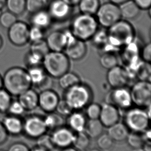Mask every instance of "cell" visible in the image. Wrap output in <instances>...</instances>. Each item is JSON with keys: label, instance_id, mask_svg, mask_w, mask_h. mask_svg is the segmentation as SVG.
Instances as JSON below:
<instances>
[{"label": "cell", "instance_id": "obj_4", "mask_svg": "<svg viewBox=\"0 0 151 151\" xmlns=\"http://www.w3.org/2000/svg\"><path fill=\"white\" fill-rule=\"evenodd\" d=\"M42 66L47 75L58 79L69 71L70 60L63 52L50 51L43 57Z\"/></svg>", "mask_w": 151, "mask_h": 151}, {"label": "cell", "instance_id": "obj_31", "mask_svg": "<svg viewBox=\"0 0 151 151\" xmlns=\"http://www.w3.org/2000/svg\"><path fill=\"white\" fill-rule=\"evenodd\" d=\"M72 145L78 151H87L90 145V138L85 131L76 133Z\"/></svg>", "mask_w": 151, "mask_h": 151}, {"label": "cell", "instance_id": "obj_16", "mask_svg": "<svg viewBox=\"0 0 151 151\" xmlns=\"http://www.w3.org/2000/svg\"><path fill=\"white\" fill-rule=\"evenodd\" d=\"M59 100L58 94L52 89L42 91L38 93V107L47 113L55 112Z\"/></svg>", "mask_w": 151, "mask_h": 151}, {"label": "cell", "instance_id": "obj_26", "mask_svg": "<svg viewBox=\"0 0 151 151\" xmlns=\"http://www.w3.org/2000/svg\"><path fill=\"white\" fill-rule=\"evenodd\" d=\"M81 82L79 76L73 72L68 71L58 78L60 87L64 90L69 89L73 86Z\"/></svg>", "mask_w": 151, "mask_h": 151}, {"label": "cell", "instance_id": "obj_28", "mask_svg": "<svg viewBox=\"0 0 151 151\" xmlns=\"http://www.w3.org/2000/svg\"><path fill=\"white\" fill-rule=\"evenodd\" d=\"M100 0H80L78 4L81 13L95 16L100 6Z\"/></svg>", "mask_w": 151, "mask_h": 151}, {"label": "cell", "instance_id": "obj_55", "mask_svg": "<svg viewBox=\"0 0 151 151\" xmlns=\"http://www.w3.org/2000/svg\"><path fill=\"white\" fill-rule=\"evenodd\" d=\"M61 151H78V150L76 149V148L74 147H66L63 149H61Z\"/></svg>", "mask_w": 151, "mask_h": 151}, {"label": "cell", "instance_id": "obj_47", "mask_svg": "<svg viewBox=\"0 0 151 151\" xmlns=\"http://www.w3.org/2000/svg\"><path fill=\"white\" fill-rule=\"evenodd\" d=\"M53 81L52 78L47 75L45 79L43 80V81L41 82L39 85L37 86L36 88L40 91V92L45 91V90L52 89L53 86Z\"/></svg>", "mask_w": 151, "mask_h": 151}, {"label": "cell", "instance_id": "obj_60", "mask_svg": "<svg viewBox=\"0 0 151 151\" xmlns=\"http://www.w3.org/2000/svg\"><path fill=\"white\" fill-rule=\"evenodd\" d=\"M0 151H4V150H0Z\"/></svg>", "mask_w": 151, "mask_h": 151}, {"label": "cell", "instance_id": "obj_34", "mask_svg": "<svg viewBox=\"0 0 151 151\" xmlns=\"http://www.w3.org/2000/svg\"><path fill=\"white\" fill-rule=\"evenodd\" d=\"M43 59L42 55L29 50L25 57V63L27 68L42 65Z\"/></svg>", "mask_w": 151, "mask_h": 151}, {"label": "cell", "instance_id": "obj_21", "mask_svg": "<svg viewBox=\"0 0 151 151\" xmlns=\"http://www.w3.org/2000/svg\"><path fill=\"white\" fill-rule=\"evenodd\" d=\"M52 21L49 13L45 9L31 14L29 18L31 26L37 27L44 31L51 25Z\"/></svg>", "mask_w": 151, "mask_h": 151}, {"label": "cell", "instance_id": "obj_40", "mask_svg": "<svg viewBox=\"0 0 151 151\" xmlns=\"http://www.w3.org/2000/svg\"><path fill=\"white\" fill-rule=\"evenodd\" d=\"M97 138V145L101 151H108L113 146L114 141L107 134H102Z\"/></svg>", "mask_w": 151, "mask_h": 151}, {"label": "cell", "instance_id": "obj_42", "mask_svg": "<svg viewBox=\"0 0 151 151\" xmlns=\"http://www.w3.org/2000/svg\"><path fill=\"white\" fill-rule=\"evenodd\" d=\"M30 50L38 53L43 57L50 51L46 41L44 39L32 43Z\"/></svg>", "mask_w": 151, "mask_h": 151}, {"label": "cell", "instance_id": "obj_24", "mask_svg": "<svg viewBox=\"0 0 151 151\" xmlns=\"http://www.w3.org/2000/svg\"><path fill=\"white\" fill-rule=\"evenodd\" d=\"M121 15L122 19L129 21L138 17L141 10L133 0H129L119 5Z\"/></svg>", "mask_w": 151, "mask_h": 151}, {"label": "cell", "instance_id": "obj_41", "mask_svg": "<svg viewBox=\"0 0 151 151\" xmlns=\"http://www.w3.org/2000/svg\"><path fill=\"white\" fill-rule=\"evenodd\" d=\"M37 140V145L43 149L50 151L55 147L54 145L51 135H48L45 133L41 136L39 137Z\"/></svg>", "mask_w": 151, "mask_h": 151}, {"label": "cell", "instance_id": "obj_5", "mask_svg": "<svg viewBox=\"0 0 151 151\" xmlns=\"http://www.w3.org/2000/svg\"><path fill=\"white\" fill-rule=\"evenodd\" d=\"M92 98L90 87L82 82L65 90L63 99L74 111L85 108Z\"/></svg>", "mask_w": 151, "mask_h": 151}, {"label": "cell", "instance_id": "obj_57", "mask_svg": "<svg viewBox=\"0 0 151 151\" xmlns=\"http://www.w3.org/2000/svg\"><path fill=\"white\" fill-rule=\"evenodd\" d=\"M3 88V80L2 77L0 75V89Z\"/></svg>", "mask_w": 151, "mask_h": 151}, {"label": "cell", "instance_id": "obj_37", "mask_svg": "<svg viewBox=\"0 0 151 151\" xmlns=\"http://www.w3.org/2000/svg\"><path fill=\"white\" fill-rule=\"evenodd\" d=\"M136 76L139 80L150 81L151 78V66L149 63L143 61V63L139 64L136 71Z\"/></svg>", "mask_w": 151, "mask_h": 151}, {"label": "cell", "instance_id": "obj_3", "mask_svg": "<svg viewBox=\"0 0 151 151\" xmlns=\"http://www.w3.org/2000/svg\"><path fill=\"white\" fill-rule=\"evenodd\" d=\"M99 25L94 16L80 13L72 20L69 31L76 38L86 42L94 36Z\"/></svg>", "mask_w": 151, "mask_h": 151}, {"label": "cell", "instance_id": "obj_49", "mask_svg": "<svg viewBox=\"0 0 151 151\" xmlns=\"http://www.w3.org/2000/svg\"><path fill=\"white\" fill-rule=\"evenodd\" d=\"M140 10H148L151 8V0H133Z\"/></svg>", "mask_w": 151, "mask_h": 151}, {"label": "cell", "instance_id": "obj_12", "mask_svg": "<svg viewBox=\"0 0 151 151\" xmlns=\"http://www.w3.org/2000/svg\"><path fill=\"white\" fill-rule=\"evenodd\" d=\"M64 51L70 60L78 61L86 56L87 46L85 41L76 38L70 32L67 45Z\"/></svg>", "mask_w": 151, "mask_h": 151}, {"label": "cell", "instance_id": "obj_2", "mask_svg": "<svg viewBox=\"0 0 151 151\" xmlns=\"http://www.w3.org/2000/svg\"><path fill=\"white\" fill-rule=\"evenodd\" d=\"M107 45L114 49L125 47L135 41V29L129 22L121 19L107 29Z\"/></svg>", "mask_w": 151, "mask_h": 151}, {"label": "cell", "instance_id": "obj_52", "mask_svg": "<svg viewBox=\"0 0 151 151\" xmlns=\"http://www.w3.org/2000/svg\"><path fill=\"white\" fill-rule=\"evenodd\" d=\"M109 2H112V3H114L116 4V5H120L121 4H123L124 2H127L129 0H109Z\"/></svg>", "mask_w": 151, "mask_h": 151}, {"label": "cell", "instance_id": "obj_15", "mask_svg": "<svg viewBox=\"0 0 151 151\" xmlns=\"http://www.w3.org/2000/svg\"><path fill=\"white\" fill-rule=\"evenodd\" d=\"M51 136L55 147L63 149L71 147L75 134L69 127L63 126L53 130Z\"/></svg>", "mask_w": 151, "mask_h": 151}, {"label": "cell", "instance_id": "obj_1", "mask_svg": "<svg viewBox=\"0 0 151 151\" xmlns=\"http://www.w3.org/2000/svg\"><path fill=\"white\" fill-rule=\"evenodd\" d=\"M3 88L12 96H18L32 86L27 70L14 66L9 68L2 77Z\"/></svg>", "mask_w": 151, "mask_h": 151}, {"label": "cell", "instance_id": "obj_23", "mask_svg": "<svg viewBox=\"0 0 151 151\" xmlns=\"http://www.w3.org/2000/svg\"><path fill=\"white\" fill-rule=\"evenodd\" d=\"M107 134L113 141L122 142L127 139L129 135V129L124 123L118 122L108 127Z\"/></svg>", "mask_w": 151, "mask_h": 151}, {"label": "cell", "instance_id": "obj_6", "mask_svg": "<svg viewBox=\"0 0 151 151\" xmlns=\"http://www.w3.org/2000/svg\"><path fill=\"white\" fill-rule=\"evenodd\" d=\"M150 116L142 108H129L124 115L125 125L129 130L137 133H143L149 127Z\"/></svg>", "mask_w": 151, "mask_h": 151}, {"label": "cell", "instance_id": "obj_14", "mask_svg": "<svg viewBox=\"0 0 151 151\" xmlns=\"http://www.w3.org/2000/svg\"><path fill=\"white\" fill-rule=\"evenodd\" d=\"M106 81L112 89L126 86L129 81L127 69L117 65L108 70L106 74Z\"/></svg>", "mask_w": 151, "mask_h": 151}, {"label": "cell", "instance_id": "obj_56", "mask_svg": "<svg viewBox=\"0 0 151 151\" xmlns=\"http://www.w3.org/2000/svg\"><path fill=\"white\" fill-rule=\"evenodd\" d=\"M3 39H2L1 36L0 35V49H1L2 46H3Z\"/></svg>", "mask_w": 151, "mask_h": 151}, {"label": "cell", "instance_id": "obj_39", "mask_svg": "<svg viewBox=\"0 0 151 151\" xmlns=\"http://www.w3.org/2000/svg\"><path fill=\"white\" fill-rule=\"evenodd\" d=\"M85 108L86 116L89 120L99 118L101 110V105L96 102H90Z\"/></svg>", "mask_w": 151, "mask_h": 151}, {"label": "cell", "instance_id": "obj_38", "mask_svg": "<svg viewBox=\"0 0 151 151\" xmlns=\"http://www.w3.org/2000/svg\"><path fill=\"white\" fill-rule=\"evenodd\" d=\"M46 0H26V10L33 14L45 9Z\"/></svg>", "mask_w": 151, "mask_h": 151}, {"label": "cell", "instance_id": "obj_59", "mask_svg": "<svg viewBox=\"0 0 151 151\" xmlns=\"http://www.w3.org/2000/svg\"><path fill=\"white\" fill-rule=\"evenodd\" d=\"M89 151H102L100 149H93L90 150Z\"/></svg>", "mask_w": 151, "mask_h": 151}, {"label": "cell", "instance_id": "obj_36", "mask_svg": "<svg viewBox=\"0 0 151 151\" xmlns=\"http://www.w3.org/2000/svg\"><path fill=\"white\" fill-rule=\"evenodd\" d=\"M12 101V96L4 88L0 89V113H7Z\"/></svg>", "mask_w": 151, "mask_h": 151}, {"label": "cell", "instance_id": "obj_20", "mask_svg": "<svg viewBox=\"0 0 151 151\" xmlns=\"http://www.w3.org/2000/svg\"><path fill=\"white\" fill-rule=\"evenodd\" d=\"M18 97V100L26 111L34 110L38 107V93L31 88L23 92Z\"/></svg>", "mask_w": 151, "mask_h": 151}, {"label": "cell", "instance_id": "obj_13", "mask_svg": "<svg viewBox=\"0 0 151 151\" xmlns=\"http://www.w3.org/2000/svg\"><path fill=\"white\" fill-rule=\"evenodd\" d=\"M52 20L62 22L67 20L72 12V7L63 0H51L47 9Z\"/></svg>", "mask_w": 151, "mask_h": 151}, {"label": "cell", "instance_id": "obj_19", "mask_svg": "<svg viewBox=\"0 0 151 151\" xmlns=\"http://www.w3.org/2000/svg\"><path fill=\"white\" fill-rule=\"evenodd\" d=\"M2 124L8 135L18 136L23 131V120L20 116L8 114L4 116Z\"/></svg>", "mask_w": 151, "mask_h": 151}, {"label": "cell", "instance_id": "obj_53", "mask_svg": "<svg viewBox=\"0 0 151 151\" xmlns=\"http://www.w3.org/2000/svg\"><path fill=\"white\" fill-rule=\"evenodd\" d=\"M6 0H0V14L6 5Z\"/></svg>", "mask_w": 151, "mask_h": 151}, {"label": "cell", "instance_id": "obj_33", "mask_svg": "<svg viewBox=\"0 0 151 151\" xmlns=\"http://www.w3.org/2000/svg\"><path fill=\"white\" fill-rule=\"evenodd\" d=\"M126 140L129 146L133 149L142 147L144 143L145 142L142 133L134 131L129 133Z\"/></svg>", "mask_w": 151, "mask_h": 151}, {"label": "cell", "instance_id": "obj_18", "mask_svg": "<svg viewBox=\"0 0 151 151\" xmlns=\"http://www.w3.org/2000/svg\"><path fill=\"white\" fill-rule=\"evenodd\" d=\"M121 111L113 105L105 102L101 105V110L99 120L104 127H109L119 122Z\"/></svg>", "mask_w": 151, "mask_h": 151}, {"label": "cell", "instance_id": "obj_27", "mask_svg": "<svg viewBox=\"0 0 151 151\" xmlns=\"http://www.w3.org/2000/svg\"><path fill=\"white\" fill-rule=\"evenodd\" d=\"M104 127L99 119L89 120L87 121L84 131L90 138H97L103 134Z\"/></svg>", "mask_w": 151, "mask_h": 151}, {"label": "cell", "instance_id": "obj_44", "mask_svg": "<svg viewBox=\"0 0 151 151\" xmlns=\"http://www.w3.org/2000/svg\"><path fill=\"white\" fill-rule=\"evenodd\" d=\"M44 30L37 27L31 26L29 30V41L35 43L43 39Z\"/></svg>", "mask_w": 151, "mask_h": 151}, {"label": "cell", "instance_id": "obj_11", "mask_svg": "<svg viewBox=\"0 0 151 151\" xmlns=\"http://www.w3.org/2000/svg\"><path fill=\"white\" fill-rule=\"evenodd\" d=\"M29 26L27 23L17 21L8 29V38L17 47H23L29 42Z\"/></svg>", "mask_w": 151, "mask_h": 151}, {"label": "cell", "instance_id": "obj_29", "mask_svg": "<svg viewBox=\"0 0 151 151\" xmlns=\"http://www.w3.org/2000/svg\"><path fill=\"white\" fill-rule=\"evenodd\" d=\"M43 119L47 130L50 129L53 131L63 126L65 123L63 116H61L55 111L47 113V116L43 118Z\"/></svg>", "mask_w": 151, "mask_h": 151}, {"label": "cell", "instance_id": "obj_48", "mask_svg": "<svg viewBox=\"0 0 151 151\" xmlns=\"http://www.w3.org/2000/svg\"><path fill=\"white\" fill-rule=\"evenodd\" d=\"M30 149L25 143L17 142L12 143L8 147L7 151H29Z\"/></svg>", "mask_w": 151, "mask_h": 151}, {"label": "cell", "instance_id": "obj_45", "mask_svg": "<svg viewBox=\"0 0 151 151\" xmlns=\"http://www.w3.org/2000/svg\"><path fill=\"white\" fill-rule=\"evenodd\" d=\"M73 111L64 99H60L55 110L57 113L63 116H68Z\"/></svg>", "mask_w": 151, "mask_h": 151}, {"label": "cell", "instance_id": "obj_25", "mask_svg": "<svg viewBox=\"0 0 151 151\" xmlns=\"http://www.w3.org/2000/svg\"><path fill=\"white\" fill-rule=\"evenodd\" d=\"M27 70L32 85L35 87L41 83L47 75L42 65L27 68Z\"/></svg>", "mask_w": 151, "mask_h": 151}, {"label": "cell", "instance_id": "obj_30", "mask_svg": "<svg viewBox=\"0 0 151 151\" xmlns=\"http://www.w3.org/2000/svg\"><path fill=\"white\" fill-rule=\"evenodd\" d=\"M100 63L105 69L109 70L118 65V58L114 51H105L100 56Z\"/></svg>", "mask_w": 151, "mask_h": 151}, {"label": "cell", "instance_id": "obj_50", "mask_svg": "<svg viewBox=\"0 0 151 151\" xmlns=\"http://www.w3.org/2000/svg\"><path fill=\"white\" fill-rule=\"evenodd\" d=\"M8 134L6 132L2 122H0V145L6 142L8 137Z\"/></svg>", "mask_w": 151, "mask_h": 151}, {"label": "cell", "instance_id": "obj_17", "mask_svg": "<svg viewBox=\"0 0 151 151\" xmlns=\"http://www.w3.org/2000/svg\"><path fill=\"white\" fill-rule=\"evenodd\" d=\"M69 32L56 30L47 35L45 41L50 51L63 52L67 45Z\"/></svg>", "mask_w": 151, "mask_h": 151}, {"label": "cell", "instance_id": "obj_46", "mask_svg": "<svg viewBox=\"0 0 151 151\" xmlns=\"http://www.w3.org/2000/svg\"><path fill=\"white\" fill-rule=\"evenodd\" d=\"M139 57L143 62L150 63L151 61V43H147L142 47L141 50L139 51Z\"/></svg>", "mask_w": 151, "mask_h": 151}, {"label": "cell", "instance_id": "obj_32", "mask_svg": "<svg viewBox=\"0 0 151 151\" xmlns=\"http://www.w3.org/2000/svg\"><path fill=\"white\" fill-rule=\"evenodd\" d=\"M5 7L7 10L19 16L26 11V0H6Z\"/></svg>", "mask_w": 151, "mask_h": 151}, {"label": "cell", "instance_id": "obj_9", "mask_svg": "<svg viewBox=\"0 0 151 151\" xmlns=\"http://www.w3.org/2000/svg\"><path fill=\"white\" fill-rule=\"evenodd\" d=\"M47 131L44 119L41 116L30 115L23 119V134L29 138L36 140Z\"/></svg>", "mask_w": 151, "mask_h": 151}, {"label": "cell", "instance_id": "obj_43", "mask_svg": "<svg viewBox=\"0 0 151 151\" xmlns=\"http://www.w3.org/2000/svg\"><path fill=\"white\" fill-rule=\"evenodd\" d=\"M26 111L21 104L18 100H13L11 102L10 106L8 108L7 113L8 114L15 115V116H22Z\"/></svg>", "mask_w": 151, "mask_h": 151}, {"label": "cell", "instance_id": "obj_22", "mask_svg": "<svg viewBox=\"0 0 151 151\" xmlns=\"http://www.w3.org/2000/svg\"><path fill=\"white\" fill-rule=\"evenodd\" d=\"M66 122L68 127L76 133L84 131L87 121L84 114L79 111L75 110L68 116Z\"/></svg>", "mask_w": 151, "mask_h": 151}, {"label": "cell", "instance_id": "obj_51", "mask_svg": "<svg viewBox=\"0 0 151 151\" xmlns=\"http://www.w3.org/2000/svg\"><path fill=\"white\" fill-rule=\"evenodd\" d=\"M63 1L72 7L78 5L80 1V0H63Z\"/></svg>", "mask_w": 151, "mask_h": 151}, {"label": "cell", "instance_id": "obj_10", "mask_svg": "<svg viewBox=\"0 0 151 151\" xmlns=\"http://www.w3.org/2000/svg\"><path fill=\"white\" fill-rule=\"evenodd\" d=\"M106 99V102L113 105L120 111L127 110L133 104L130 90L126 86L112 89Z\"/></svg>", "mask_w": 151, "mask_h": 151}, {"label": "cell", "instance_id": "obj_8", "mask_svg": "<svg viewBox=\"0 0 151 151\" xmlns=\"http://www.w3.org/2000/svg\"><path fill=\"white\" fill-rule=\"evenodd\" d=\"M129 90L133 104L142 108L151 106L150 81L139 80L134 84Z\"/></svg>", "mask_w": 151, "mask_h": 151}, {"label": "cell", "instance_id": "obj_58", "mask_svg": "<svg viewBox=\"0 0 151 151\" xmlns=\"http://www.w3.org/2000/svg\"><path fill=\"white\" fill-rule=\"evenodd\" d=\"M132 151H145L143 149L142 147H139V148H137V149H134Z\"/></svg>", "mask_w": 151, "mask_h": 151}, {"label": "cell", "instance_id": "obj_7", "mask_svg": "<svg viewBox=\"0 0 151 151\" xmlns=\"http://www.w3.org/2000/svg\"><path fill=\"white\" fill-rule=\"evenodd\" d=\"M95 16L99 25L105 29H108L122 19L119 5L109 1L101 4Z\"/></svg>", "mask_w": 151, "mask_h": 151}, {"label": "cell", "instance_id": "obj_35", "mask_svg": "<svg viewBox=\"0 0 151 151\" xmlns=\"http://www.w3.org/2000/svg\"><path fill=\"white\" fill-rule=\"evenodd\" d=\"M17 20V16L8 10L0 14V25L4 29H9Z\"/></svg>", "mask_w": 151, "mask_h": 151}, {"label": "cell", "instance_id": "obj_54", "mask_svg": "<svg viewBox=\"0 0 151 151\" xmlns=\"http://www.w3.org/2000/svg\"><path fill=\"white\" fill-rule=\"evenodd\" d=\"M29 151H48L45 149H43L41 147H39L38 146H36L32 148V149H30Z\"/></svg>", "mask_w": 151, "mask_h": 151}]
</instances>
